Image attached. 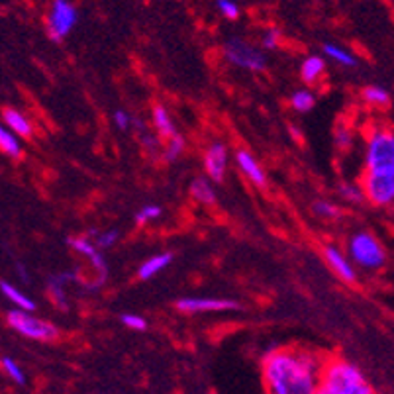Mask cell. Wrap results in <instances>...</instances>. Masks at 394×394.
Returning a JSON list of instances; mask_svg holds the SVG:
<instances>
[{
    "label": "cell",
    "mask_w": 394,
    "mask_h": 394,
    "mask_svg": "<svg viewBox=\"0 0 394 394\" xmlns=\"http://www.w3.org/2000/svg\"><path fill=\"white\" fill-rule=\"evenodd\" d=\"M326 359L304 347H279L261 361L267 394H316L322 384Z\"/></svg>",
    "instance_id": "cell-1"
},
{
    "label": "cell",
    "mask_w": 394,
    "mask_h": 394,
    "mask_svg": "<svg viewBox=\"0 0 394 394\" xmlns=\"http://www.w3.org/2000/svg\"><path fill=\"white\" fill-rule=\"evenodd\" d=\"M320 386L328 394H377L359 367L341 357L326 359Z\"/></svg>",
    "instance_id": "cell-2"
},
{
    "label": "cell",
    "mask_w": 394,
    "mask_h": 394,
    "mask_svg": "<svg viewBox=\"0 0 394 394\" xmlns=\"http://www.w3.org/2000/svg\"><path fill=\"white\" fill-rule=\"evenodd\" d=\"M347 255L365 271H377L386 263V251L379 238L370 232H355L347 241Z\"/></svg>",
    "instance_id": "cell-3"
},
{
    "label": "cell",
    "mask_w": 394,
    "mask_h": 394,
    "mask_svg": "<svg viewBox=\"0 0 394 394\" xmlns=\"http://www.w3.org/2000/svg\"><path fill=\"white\" fill-rule=\"evenodd\" d=\"M365 171L394 173V131L373 128L365 144Z\"/></svg>",
    "instance_id": "cell-4"
},
{
    "label": "cell",
    "mask_w": 394,
    "mask_h": 394,
    "mask_svg": "<svg viewBox=\"0 0 394 394\" xmlns=\"http://www.w3.org/2000/svg\"><path fill=\"white\" fill-rule=\"evenodd\" d=\"M6 322L14 332H18L28 339H34V341H53L59 337V328L55 323L41 320L28 310L12 308L6 314Z\"/></svg>",
    "instance_id": "cell-5"
},
{
    "label": "cell",
    "mask_w": 394,
    "mask_h": 394,
    "mask_svg": "<svg viewBox=\"0 0 394 394\" xmlns=\"http://www.w3.org/2000/svg\"><path fill=\"white\" fill-rule=\"evenodd\" d=\"M224 57H226L227 63H232L234 67L245 69V71L261 73L265 71V67H267V59H265L263 51L250 46V44L243 41V39H238V37L227 39L226 44H224Z\"/></svg>",
    "instance_id": "cell-6"
},
{
    "label": "cell",
    "mask_w": 394,
    "mask_h": 394,
    "mask_svg": "<svg viewBox=\"0 0 394 394\" xmlns=\"http://www.w3.org/2000/svg\"><path fill=\"white\" fill-rule=\"evenodd\" d=\"M361 187L367 200L375 206H391L394 204V173L381 171H363Z\"/></svg>",
    "instance_id": "cell-7"
},
{
    "label": "cell",
    "mask_w": 394,
    "mask_h": 394,
    "mask_svg": "<svg viewBox=\"0 0 394 394\" xmlns=\"http://www.w3.org/2000/svg\"><path fill=\"white\" fill-rule=\"evenodd\" d=\"M79 22V12L69 0H53L48 14V34L51 39L61 41L71 34Z\"/></svg>",
    "instance_id": "cell-8"
},
{
    "label": "cell",
    "mask_w": 394,
    "mask_h": 394,
    "mask_svg": "<svg viewBox=\"0 0 394 394\" xmlns=\"http://www.w3.org/2000/svg\"><path fill=\"white\" fill-rule=\"evenodd\" d=\"M177 308L180 312H236L241 310V302L232 299H208V297H187L177 302Z\"/></svg>",
    "instance_id": "cell-9"
},
{
    "label": "cell",
    "mask_w": 394,
    "mask_h": 394,
    "mask_svg": "<svg viewBox=\"0 0 394 394\" xmlns=\"http://www.w3.org/2000/svg\"><path fill=\"white\" fill-rule=\"evenodd\" d=\"M227 147L222 142H214L206 147L204 153V171L212 182H222L227 171Z\"/></svg>",
    "instance_id": "cell-10"
},
{
    "label": "cell",
    "mask_w": 394,
    "mask_h": 394,
    "mask_svg": "<svg viewBox=\"0 0 394 394\" xmlns=\"http://www.w3.org/2000/svg\"><path fill=\"white\" fill-rule=\"evenodd\" d=\"M67 245L71 247L75 253L86 257L91 265L95 267L96 275L108 276V265L100 253V247L96 245V241H93L91 238H84V236H75V238H67Z\"/></svg>",
    "instance_id": "cell-11"
},
{
    "label": "cell",
    "mask_w": 394,
    "mask_h": 394,
    "mask_svg": "<svg viewBox=\"0 0 394 394\" xmlns=\"http://www.w3.org/2000/svg\"><path fill=\"white\" fill-rule=\"evenodd\" d=\"M323 259L328 263V267H330L341 281H346V283H355V281H357V273H355L353 261H351L349 255H346L339 247L326 245V247H323Z\"/></svg>",
    "instance_id": "cell-12"
},
{
    "label": "cell",
    "mask_w": 394,
    "mask_h": 394,
    "mask_svg": "<svg viewBox=\"0 0 394 394\" xmlns=\"http://www.w3.org/2000/svg\"><path fill=\"white\" fill-rule=\"evenodd\" d=\"M236 165L238 169L251 180L255 187H265L267 185V175H265V169L261 167V163L251 156L247 149H239L236 153Z\"/></svg>",
    "instance_id": "cell-13"
},
{
    "label": "cell",
    "mask_w": 394,
    "mask_h": 394,
    "mask_svg": "<svg viewBox=\"0 0 394 394\" xmlns=\"http://www.w3.org/2000/svg\"><path fill=\"white\" fill-rule=\"evenodd\" d=\"M75 281H77V273H75V271H65V273H59V275L49 276V297L59 306L61 310H67V306H69V300H67V294H65V285L75 283Z\"/></svg>",
    "instance_id": "cell-14"
},
{
    "label": "cell",
    "mask_w": 394,
    "mask_h": 394,
    "mask_svg": "<svg viewBox=\"0 0 394 394\" xmlns=\"http://www.w3.org/2000/svg\"><path fill=\"white\" fill-rule=\"evenodd\" d=\"M2 122L8 130H12L16 135L24 138V140H30L34 135V124L32 120L26 116L24 112L16 110V108H6L2 112Z\"/></svg>",
    "instance_id": "cell-15"
},
{
    "label": "cell",
    "mask_w": 394,
    "mask_h": 394,
    "mask_svg": "<svg viewBox=\"0 0 394 394\" xmlns=\"http://www.w3.org/2000/svg\"><path fill=\"white\" fill-rule=\"evenodd\" d=\"M173 261V253H157V255H151L149 259H145L142 265H140V269H138V276L142 279V281H149V279H153L157 276L161 271H165L169 265Z\"/></svg>",
    "instance_id": "cell-16"
},
{
    "label": "cell",
    "mask_w": 394,
    "mask_h": 394,
    "mask_svg": "<svg viewBox=\"0 0 394 394\" xmlns=\"http://www.w3.org/2000/svg\"><path fill=\"white\" fill-rule=\"evenodd\" d=\"M151 120H153V128L156 131L159 133V138H163V140H171L173 135H177L179 131L175 128V122L171 118V114H169V110L165 106H156L151 110Z\"/></svg>",
    "instance_id": "cell-17"
},
{
    "label": "cell",
    "mask_w": 394,
    "mask_h": 394,
    "mask_svg": "<svg viewBox=\"0 0 394 394\" xmlns=\"http://www.w3.org/2000/svg\"><path fill=\"white\" fill-rule=\"evenodd\" d=\"M0 292H2L6 299L10 300L16 308H20V310H28V312L36 310V302L30 299L26 292H22V290L16 287V285H12V283H8V281H0Z\"/></svg>",
    "instance_id": "cell-18"
},
{
    "label": "cell",
    "mask_w": 394,
    "mask_h": 394,
    "mask_svg": "<svg viewBox=\"0 0 394 394\" xmlns=\"http://www.w3.org/2000/svg\"><path fill=\"white\" fill-rule=\"evenodd\" d=\"M326 71V61L320 55H310L300 65V77L306 84H314Z\"/></svg>",
    "instance_id": "cell-19"
},
{
    "label": "cell",
    "mask_w": 394,
    "mask_h": 394,
    "mask_svg": "<svg viewBox=\"0 0 394 394\" xmlns=\"http://www.w3.org/2000/svg\"><path fill=\"white\" fill-rule=\"evenodd\" d=\"M191 196L198 204H204V206H212L216 204V189L212 187V182L208 179H194L191 182Z\"/></svg>",
    "instance_id": "cell-20"
},
{
    "label": "cell",
    "mask_w": 394,
    "mask_h": 394,
    "mask_svg": "<svg viewBox=\"0 0 394 394\" xmlns=\"http://www.w3.org/2000/svg\"><path fill=\"white\" fill-rule=\"evenodd\" d=\"M0 149L2 153L12 159L22 157V142H20V135H16L12 130H8L6 126L0 128Z\"/></svg>",
    "instance_id": "cell-21"
},
{
    "label": "cell",
    "mask_w": 394,
    "mask_h": 394,
    "mask_svg": "<svg viewBox=\"0 0 394 394\" xmlns=\"http://www.w3.org/2000/svg\"><path fill=\"white\" fill-rule=\"evenodd\" d=\"M323 55L330 57L337 65H341V67H349V69L357 67V57L351 51H347L346 48H339L335 44H326L323 46Z\"/></svg>",
    "instance_id": "cell-22"
},
{
    "label": "cell",
    "mask_w": 394,
    "mask_h": 394,
    "mask_svg": "<svg viewBox=\"0 0 394 394\" xmlns=\"http://www.w3.org/2000/svg\"><path fill=\"white\" fill-rule=\"evenodd\" d=\"M363 100L370 106H388L391 104V93L384 86L369 84V86L363 88Z\"/></svg>",
    "instance_id": "cell-23"
},
{
    "label": "cell",
    "mask_w": 394,
    "mask_h": 394,
    "mask_svg": "<svg viewBox=\"0 0 394 394\" xmlns=\"http://www.w3.org/2000/svg\"><path fill=\"white\" fill-rule=\"evenodd\" d=\"M314 104H316V96H314V93L308 91V88H300V91L292 93V96H290V106H292V110L302 112V114H304V112H310Z\"/></svg>",
    "instance_id": "cell-24"
},
{
    "label": "cell",
    "mask_w": 394,
    "mask_h": 394,
    "mask_svg": "<svg viewBox=\"0 0 394 394\" xmlns=\"http://www.w3.org/2000/svg\"><path fill=\"white\" fill-rule=\"evenodd\" d=\"M337 192H339V196L344 198V200H347V203H353V204H359L363 203L367 196H365V191H363V187H361V182H341L339 185V189H337Z\"/></svg>",
    "instance_id": "cell-25"
},
{
    "label": "cell",
    "mask_w": 394,
    "mask_h": 394,
    "mask_svg": "<svg viewBox=\"0 0 394 394\" xmlns=\"http://www.w3.org/2000/svg\"><path fill=\"white\" fill-rule=\"evenodd\" d=\"M0 365H2V370L6 373V377L10 379V381L14 382V384H26V373H24V369L14 361L12 357H4L0 359Z\"/></svg>",
    "instance_id": "cell-26"
},
{
    "label": "cell",
    "mask_w": 394,
    "mask_h": 394,
    "mask_svg": "<svg viewBox=\"0 0 394 394\" xmlns=\"http://www.w3.org/2000/svg\"><path fill=\"white\" fill-rule=\"evenodd\" d=\"M312 212L318 218H326V220H339L341 218V210L330 200H314L312 203Z\"/></svg>",
    "instance_id": "cell-27"
},
{
    "label": "cell",
    "mask_w": 394,
    "mask_h": 394,
    "mask_svg": "<svg viewBox=\"0 0 394 394\" xmlns=\"http://www.w3.org/2000/svg\"><path fill=\"white\" fill-rule=\"evenodd\" d=\"M185 147H187V140H185L180 133L173 135L171 140H167V147H165V151H163L165 161H177V159L182 156Z\"/></svg>",
    "instance_id": "cell-28"
},
{
    "label": "cell",
    "mask_w": 394,
    "mask_h": 394,
    "mask_svg": "<svg viewBox=\"0 0 394 394\" xmlns=\"http://www.w3.org/2000/svg\"><path fill=\"white\" fill-rule=\"evenodd\" d=\"M161 214H163V208L159 204H145L144 208H140L138 214H135V224L138 226H145L147 222H153Z\"/></svg>",
    "instance_id": "cell-29"
},
{
    "label": "cell",
    "mask_w": 394,
    "mask_h": 394,
    "mask_svg": "<svg viewBox=\"0 0 394 394\" xmlns=\"http://www.w3.org/2000/svg\"><path fill=\"white\" fill-rule=\"evenodd\" d=\"M122 323L126 326V328H130V330H135V332H144L147 330V320H145L144 316H140V314H131V312H126V314H122Z\"/></svg>",
    "instance_id": "cell-30"
},
{
    "label": "cell",
    "mask_w": 394,
    "mask_h": 394,
    "mask_svg": "<svg viewBox=\"0 0 394 394\" xmlns=\"http://www.w3.org/2000/svg\"><path fill=\"white\" fill-rule=\"evenodd\" d=\"M335 145L341 151H347L353 145V133H351V130H347L344 124L335 130Z\"/></svg>",
    "instance_id": "cell-31"
},
{
    "label": "cell",
    "mask_w": 394,
    "mask_h": 394,
    "mask_svg": "<svg viewBox=\"0 0 394 394\" xmlns=\"http://www.w3.org/2000/svg\"><path fill=\"white\" fill-rule=\"evenodd\" d=\"M118 239H120L118 229H106V232H100V234L96 236V245H98L100 250H108V247L116 245Z\"/></svg>",
    "instance_id": "cell-32"
},
{
    "label": "cell",
    "mask_w": 394,
    "mask_h": 394,
    "mask_svg": "<svg viewBox=\"0 0 394 394\" xmlns=\"http://www.w3.org/2000/svg\"><path fill=\"white\" fill-rule=\"evenodd\" d=\"M216 6H218L220 14L227 20H236L239 16V6L234 0H216Z\"/></svg>",
    "instance_id": "cell-33"
},
{
    "label": "cell",
    "mask_w": 394,
    "mask_h": 394,
    "mask_svg": "<svg viewBox=\"0 0 394 394\" xmlns=\"http://www.w3.org/2000/svg\"><path fill=\"white\" fill-rule=\"evenodd\" d=\"M114 124H116V128H120V130H130L131 126H133V118L126 110H116L114 112Z\"/></svg>",
    "instance_id": "cell-34"
},
{
    "label": "cell",
    "mask_w": 394,
    "mask_h": 394,
    "mask_svg": "<svg viewBox=\"0 0 394 394\" xmlns=\"http://www.w3.org/2000/svg\"><path fill=\"white\" fill-rule=\"evenodd\" d=\"M279 39H281V32L279 30H267L263 34V48L276 49L279 48Z\"/></svg>",
    "instance_id": "cell-35"
},
{
    "label": "cell",
    "mask_w": 394,
    "mask_h": 394,
    "mask_svg": "<svg viewBox=\"0 0 394 394\" xmlns=\"http://www.w3.org/2000/svg\"><path fill=\"white\" fill-rule=\"evenodd\" d=\"M16 271H18V275L22 276L24 281H28V279H30V276H28V271H26V267L22 265V263H18V265H16Z\"/></svg>",
    "instance_id": "cell-36"
},
{
    "label": "cell",
    "mask_w": 394,
    "mask_h": 394,
    "mask_svg": "<svg viewBox=\"0 0 394 394\" xmlns=\"http://www.w3.org/2000/svg\"><path fill=\"white\" fill-rule=\"evenodd\" d=\"M316 394H328V393H326L322 386H320V388H318V393H316Z\"/></svg>",
    "instance_id": "cell-37"
},
{
    "label": "cell",
    "mask_w": 394,
    "mask_h": 394,
    "mask_svg": "<svg viewBox=\"0 0 394 394\" xmlns=\"http://www.w3.org/2000/svg\"><path fill=\"white\" fill-rule=\"evenodd\" d=\"M210 394H214V393H210Z\"/></svg>",
    "instance_id": "cell-38"
}]
</instances>
